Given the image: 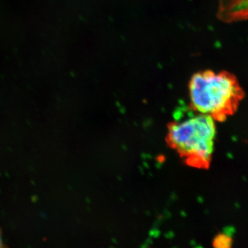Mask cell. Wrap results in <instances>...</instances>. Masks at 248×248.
<instances>
[{
  "label": "cell",
  "instance_id": "obj_1",
  "mask_svg": "<svg viewBox=\"0 0 248 248\" xmlns=\"http://www.w3.org/2000/svg\"><path fill=\"white\" fill-rule=\"evenodd\" d=\"M188 89L192 109L218 122L234 115L245 97L237 78L228 71L197 72L191 78Z\"/></svg>",
  "mask_w": 248,
  "mask_h": 248
},
{
  "label": "cell",
  "instance_id": "obj_2",
  "mask_svg": "<svg viewBox=\"0 0 248 248\" xmlns=\"http://www.w3.org/2000/svg\"><path fill=\"white\" fill-rule=\"evenodd\" d=\"M213 117L203 114L172 122L168 142L189 166L208 169L214 151L216 125Z\"/></svg>",
  "mask_w": 248,
  "mask_h": 248
},
{
  "label": "cell",
  "instance_id": "obj_3",
  "mask_svg": "<svg viewBox=\"0 0 248 248\" xmlns=\"http://www.w3.org/2000/svg\"><path fill=\"white\" fill-rule=\"evenodd\" d=\"M217 17L226 23L248 19V0H219Z\"/></svg>",
  "mask_w": 248,
  "mask_h": 248
},
{
  "label": "cell",
  "instance_id": "obj_4",
  "mask_svg": "<svg viewBox=\"0 0 248 248\" xmlns=\"http://www.w3.org/2000/svg\"><path fill=\"white\" fill-rule=\"evenodd\" d=\"M214 246L215 247H229L231 244V239L226 235H219L215 238V241H214Z\"/></svg>",
  "mask_w": 248,
  "mask_h": 248
},
{
  "label": "cell",
  "instance_id": "obj_5",
  "mask_svg": "<svg viewBox=\"0 0 248 248\" xmlns=\"http://www.w3.org/2000/svg\"><path fill=\"white\" fill-rule=\"evenodd\" d=\"M4 241H3L2 236H1V232L0 231V248L4 247Z\"/></svg>",
  "mask_w": 248,
  "mask_h": 248
}]
</instances>
